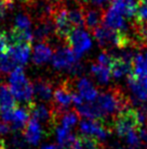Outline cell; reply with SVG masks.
<instances>
[{
	"label": "cell",
	"mask_w": 147,
	"mask_h": 149,
	"mask_svg": "<svg viewBox=\"0 0 147 149\" xmlns=\"http://www.w3.org/2000/svg\"><path fill=\"white\" fill-rule=\"evenodd\" d=\"M147 120V110L126 108L114 119V130L120 137H126L130 132L139 130Z\"/></svg>",
	"instance_id": "obj_1"
},
{
	"label": "cell",
	"mask_w": 147,
	"mask_h": 149,
	"mask_svg": "<svg viewBox=\"0 0 147 149\" xmlns=\"http://www.w3.org/2000/svg\"><path fill=\"white\" fill-rule=\"evenodd\" d=\"M96 104L103 112L104 116L118 114L123 109L128 108L129 99L118 88H111L100 94L96 98Z\"/></svg>",
	"instance_id": "obj_2"
},
{
	"label": "cell",
	"mask_w": 147,
	"mask_h": 149,
	"mask_svg": "<svg viewBox=\"0 0 147 149\" xmlns=\"http://www.w3.org/2000/svg\"><path fill=\"white\" fill-rule=\"evenodd\" d=\"M9 84V88L15 99L27 104L33 101L34 86L25 75L22 66H17L10 73Z\"/></svg>",
	"instance_id": "obj_3"
},
{
	"label": "cell",
	"mask_w": 147,
	"mask_h": 149,
	"mask_svg": "<svg viewBox=\"0 0 147 149\" xmlns=\"http://www.w3.org/2000/svg\"><path fill=\"white\" fill-rule=\"evenodd\" d=\"M93 36L100 46H113L119 49H126L132 44V40L127 33L113 31L105 25L94 29Z\"/></svg>",
	"instance_id": "obj_4"
},
{
	"label": "cell",
	"mask_w": 147,
	"mask_h": 149,
	"mask_svg": "<svg viewBox=\"0 0 147 149\" xmlns=\"http://www.w3.org/2000/svg\"><path fill=\"white\" fill-rule=\"evenodd\" d=\"M79 58L80 56H78L69 47H62L52 56V64L56 70H66L74 74H78L81 72Z\"/></svg>",
	"instance_id": "obj_5"
},
{
	"label": "cell",
	"mask_w": 147,
	"mask_h": 149,
	"mask_svg": "<svg viewBox=\"0 0 147 149\" xmlns=\"http://www.w3.org/2000/svg\"><path fill=\"white\" fill-rule=\"evenodd\" d=\"M51 17L54 23L55 34L62 39H65L67 35L74 29L73 25L69 21V17H68L67 8L63 4L55 3Z\"/></svg>",
	"instance_id": "obj_6"
},
{
	"label": "cell",
	"mask_w": 147,
	"mask_h": 149,
	"mask_svg": "<svg viewBox=\"0 0 147 149\" xmlns=\"http://www.w3.org/2000/svg\"><path fill=\"white\" fill-rule=\"evenodd\" d=\"M79 130L83 135L93 137L98 141H106L111 134V128L108 127L105 123H103L100 120H92V119H86L81 121Z\"/></svg>",
	"instance_id": "obj_7"
},
{
	"label": "cell",
	"mask_w": 147,
	"mask_h": 149,
	"mask_svg": "<svg viewBox=\"0 0 147 149\" xmlns=\"http://www.w3.org/2000/svg\"><path fill=\"white\" fill-rule=\"evenodd\" d=\"M1 119L3 122L8 123L11 126L12 131L24 130L29 119V111L27 107H15L10 110H4L1 113Z\"/></svg>",
	"instance_id": "obj_8"
},
{
	"label": "cell",
	"mask_w": 147,
	"mask_h": 149,
	"mask_svg": "<svg viewBox=\"0 0 147 149\" xmlns=\"http://www.w3.org/2000/svg\"><path fill=\"white\" fill-rule=\"evenodd\" d=\"M65 40L70 49L80 57L83 52L88 51L92 47V40L90 38V35L82 29H74L67 35Z\"/></svg>",
	"instance_id": "obj_9"
},
{
	"label": "cell",
	"mask_w": 147,
	"mask_h": 149,
	"mask_svg": "<svg viewBox=\"0 0 147 149\" xmlns=\"http://www.w3.org/2000/svg\"><path fill=\"white\" fill-rule=\"evenodd\" d=\"M74 91H71V86L68 81H64L57 87L53 93V104L52 108L60 112L67 111L70 104H73Z\"/></svg>",
	"instance_id": "obj_10"
},
{
	"label": "cell",
	"mask_w": 147,
	"mask_h": 149,
	"mask_svg": "<svg viewBox=\"0 0 147 149\" xmlns=\"http://www.w3.org/2000/svg\"><path fill=\"white\" fill-rule=\"evenodd\" d=\"M103 24L113 31L122 33H126L128 29L126 17L113 7H110L106 11H103Z\"/></svg>",
	"instance_id": "obj_11"
},
{
	"label": "cell",
	"mask_w": 147,
	"mask_h": 149,
	"mask_svg": "<svg viewBox=\"0 0 147 149\" xmlns=\"http://www.w3.org/2000/svg\"><path fill=\"white\" fill-rule=\"evenodd\" d=\"M30 51H32V44L24 42V44L10 45V48L7 54L11 57L13 62L15 63V65L22 66L28 62Z\"/></svg>",
	"instance_id": "obj_12"
},
{
	"label": "cell",
	"mask_w": 147,
	"mask_h": 149,
	"mask_svg": "<svg viewBox=\"0 0 147 149\" xmlns=\"http://www.w3.org/2000/svg\"><path fill=\"white\" fill-rule=\"evenodd\" d=\"M23 136H24L27 144L32 146H36L42 139L43 130H42V127H41V125L39 124L38 121L35 120V119H32V120H29L27 122V124L25 126Z\"/></svg>",
	"instance_id": "obj_13"
},
{
	"label": "cell",
	"mask_w": 147,
	"mask_h": 149,
	"mask_svg": "<svg viewBox=\"0 0 147 149\" xmlns=\"http://www.w3.org/2000/svg\"><path fill=\"white\" fill-rule=\"evenodd\" d=\"M27 109L29 111V114H32L33 119L37 120L38 122H49L53 120V113H52V107H47L42 104L37 102H29L27 104Z\"/></svg>",
	"instance_id": "obj_14"
},
{
	"label": "cell",
	"mask_w": 147,
	"mask_h": 149,
	"mask_svg": "<svg viewBox=\"0 0 147 149\" xmlns=\"http://www.w3.org/2000/svg\"><path fill=\"white\" fill-rule=\"evenodd\" d=\"M77 89L78 94L81 96L83 100L88 102H93L98 97V91L89 79L81 77L77 82Z\"/></svg>",
	"instance_id": "obj_15"
},
{
	"label": "cell",
	"mask_w": 147,
	"mask_h": 149,
	"mask_svg": "<svg viewBox=\"0 0 147 149\" xmlns=\"http://www.w3.org/2000/svg\"><path fill=\"white\" fill-rule=\"evenodd\" d=\"M110 1H111V7L128 19H132L135 17L139 4V0H110Z\"/></svg>",
	"instance_id": "obj_16"
},
{
	"label": "cell",
	"mask_w": 147,
	"mask_h": 149,
	"mask_svg": "<svg viewBox=\"0 0 147 149\" xmlns=\"http://www.w3.org/2000/svg\"><path fill=\"white\" fill-rule=\"evenodd\" d=\"M52 33H55L54 29V23L52 21V17H45L41 19L39 24L36 26V29L34 31V38H36L37 40L43 42L48 40Z\"/></svg>",
	"instance_id": "obj_17"
},
{
	"label": "cell",
	"mask_w": 147,
	"mask_h": 149,
	"mask_svg": "<svg viewBox=\"0 0 147 149\" xmlns=\"http://www.w3.org/2000/svg\"><path fill=\"white\" fill-rule=\"evenodd\" d=\"M77 112L79 113V116H86V119L103 120L105 118L96 102H82L77 107Z\"/></svg>",
	"instance_id": "obj_18"
},
{
	"label": "cell",
	"mask_w": 147,
	"mask_h": 149,
	"mask_svg": "<svg viewBox=\"0 0 147 149\" xmlns=\"http://www.w3.org/2000/svg\"><path fill=\"white\" fill-rule=\"evenodd\" d=\"M34 86V95L42 101H50L53 99V87L52 84L45 81V79H38Z\"/></svg>",
	"instance_id": "obj_19"
},
{
	"label": "cell",
	"mask_w": 147,
	"mask_h": 149,
	"mask_svg": "<svg viewBox=\"0 0 147 149\" xmlns=\"http://www.w3.org/2000/svg\"><path fill=\"white\" fill-rule=\"evenodd\" d=\"M52 56H53V51L51 49V47L45 42H39L34 48L33 61L38 65H41L48 62L52 58Z\"/></svg>",
	"instance_id": "obj_20"
},
{
	"label": "cell",
	"mask_w": 147,
	"mask_h": 149,
	"mask_svg": "<svg viewBox=\"0 0 147 149\" xmlns=\"http://www.w3.org/2000/svg\"><path fill=\"white\" fill-rule=\"evenodd\" d=\"M128 85L130 87L131 93L133 94L137 101L141 102L147 101V89L142 84L141 79L133 76L132 74L128 75Z\"/></svg>",
	"instance_id": "obj_21"
},
{
	"label": "cell",
	"mask_w": 147,
	"mask_h": 149,
	"mask_svg": "<svg viewBox=\"0 0 147 149\" xmlns=\"http://www.w3.org/2000/svg\"><path fill=\"white\" fill-rule=\"evenodd\" d=\"M55 135H56L58 145L61 146L63 149H69L77 139V136L74 135L69 128L63 127V126L56 127Z\"/></svg>",
	"instance_id": "obj_22"
},
{
	"label": "cell",
	"mask_w": 147,
	"mask_h": 149,
	"mask_svg": "<svg viewBox=\"0 0 147 149\" xmlns=\"http://www.w3.org/2000/svg\"><path fill=\"white\" fill-rule=\"evenodd\" d=\"M103 22V12L94 9H84V26L93 32L95 29L101 26Z\"/></svg>",
	"instance_id": "obj_23"
},
{
	"label": "cell",
	"mask_w": 147,
	"mask_h": 149,
	"mask_svg": "<svg viewBox=\"0 0 147 149\" xmlns=\"http://www.w3.org/2000/svg\"><path fill=\"white\" fill-rule=\"evenodd\" d=\"M131 74L137 79H142V77L147 76V59L144 54H137L134 56L133 62H132V73Z\"/></svg>",
	"instance_id": "obj_24"
},
{
	"label": "cell",
	"mask_w": 147,
	"mask_h": 149,
	"mask_svg": "<svg viewBox=\"0 0 147 149\" xmlns=\"http://www.w3.org/2000/svg\"><path fill=\"white\" fill-rule=\"evenodd\" d=\"M68 17L74 29H82L84 26V8L80 7H73L67 9Z\"/></svg>",
	"instance_id": "obj_25"
},
{
	"label": "cell",
	"mask_w": 147,
	"mask_h": 149,
	"mask_svg": "<svg viewBox=\"0 0 147 149\" xmlns=\"http://www.w3.org/2000/svg\"><path fill=\"white\" fill-rule=\"evenodd\" d=\"M91 73L101 84H107L111 77V72L109 68L100 63H95L91 65Z\"/></svg>",
	"instance_id": "obj_26"
},
{
	"label": "cell",
	"mask_w": 147,
	"mask_h": 149,
	"mask_svg": "<svg viewBox=\"0 0 147 149\" xmlns=\"http://www.w3.org/2000/svg\"><path fill=\"white\" fill-rule=\"evenodd\" d=\"M13 27L20 29V31L32 32V20L27 14L20 13V14H17L15 20H14V26Z\"/></svg>",
	"instance_id": "obj_27"
},
{
	"label": "cell",
	"mask_w": 147,
	"mask_h": 149,
	"mask_svg": "<svg viewBox=\"0 0 147 149\" xmlns=\"http://www.w3.org/2000/svg\"><path fill=\"white\" fill-rule=\"evenodd\" d=\"M124 138H126V143H127L129 149H141L143 146L139 130L130 132Z\"/></svg>",
	"instance_id": "obj_28"
},
{
	"label": "cell",
	"mask_w": 147,
	"mask_h": 149,
	"mask_svg": "<svg viewBox=\"0 0 147 149\" xmlns=\"http://www.w3.org/2000/svg\"><path fill=\"white\" fill-rule=\"evenodd\" d=\"M135 23H147V2H141L135 14Z\"/></svg>",
	"instance_id": "obj_29"
},
{
	"label": "cell",
	"mask_w": 147,
	"mask_h": 149,
	"mask_svg": "<svg viewBox=\"0 0 147 149\" xmlns=\"http://www.w3.org/2000/svg\"><path fill=\"white\" fill-rule=\"evenodd\" d=\"M10 48L9 36L5 32L0 31V54H7Z\"/></svg>",
	"instance_id": "obj_30"
},
{
	"label": "cell",
	"mask_w": 147,
	"mask_h": 149,
	"mask_svg": "<svg viewBox=\"0 0 147 149\" xmlns=\"http://www.w3.org/2000/svg\"><path fill=\"white\" fill-rule=\"evenodd\" d=\"M25 144H26V141L23 135H21L19 133L13 135L12 139H11V145L14 149H24Z\"/></svg>",
	"instance_id": "obj_31"
},
{
	"label": "cell",
	"mask_w": 147,
	"mask_h": 149,
	"mask_svg": "<svg viewBox=\"0 0 147 149\" xmlns=\"http://www.w3.org/2000/svg\"><path fill=\"white\" fill-rule=\"evenodd\" d=\"M13 8V0H0V20Z\"/></svg>",
	"instance_id": "obj_32"
},
{
	"label": "cell",
	"mask_w": 147,
	"mask_h": 149,
	"mask_svg": "<svg viewBox=\"0 0 147 149\" xmlns=\"http://www.w3.org/2000/svg\"><path fill=\"white\" fill-rule=\"evenodd\" d=\"M113 58H114V56H111L110 54H108L107 51H104V52H102V54L98 56V61L100 64H103V65H106L109 68L110 63L113 61Z\"/></svg>",
	"instance_id": "obj_33"
},
{
	"label": "cell",
	"mask_w": 147,
	"mask_h": 149,
	"mask_svg": "<svg viewBox=\"0 0 147 149\" xmlns=\"http://www.w3.org/2000/svg\"><path fill=\"white\" fill-rule=\"evenodd\" d=\"M79 2H81L83 4H94V6H103L104 3H106L108 0H78Z\"/></svg>",
	"instance_id": "obj_34"
},
{
	"label": "cell",
	"mask_w": 147,
	"mask_h": 149,
	"mask_svg": "<svg viewBox=\"0 0 147 149\" xmlns=\"http://www.w3.org/2000/svg\"><path fill=\"white\" fill-rule=\"evenodd\" d=\"M11 131V126L5 123V122H1L0 123V134H7Z\"/></svg>",
	"instance_id": "obj_35"
},
{
	"label": "cell",
	"mask_w": 147,
	"mask_h": 149,
	"mask_svg": "<svg viewBox=\"0 0 147 149\" xmlns=\"http://www.w3.org/2000/svg\"><path fill=\"white\" fill-rule=\"evenodd\" d=\"M139 136H141V139H142V143L147 145V126L141 128L139 131Z\"/></svg>",
	"instance_id": "obj_36"
},
{
	"label": "cell",
	"mask_w": 147,
	"mask_h": 149,
	"mask_svg": "<svg viewBox=\"0 0 147 149\" xmlns=\"http://www.w3.org/2000/svg\"><path fill=\"white\" fill-rule=\"evenodd\" d=\"M40 149H63L61 146H56V145H53V144H49V145H45L42 146Z\"/></svg>",
	"instance_id": "obj_37"
},
{
	"label": "cell",
	"mask_w": 147,
	"mask_h": 149,
	"mask_svg": "<svg viewBox=\"0 0 147 149\" xmlns=\"http://www.w3.org/2000/svg\"><path fill=\"white\" fill-rule=\"evenodd\" d=\"M109 149H127V148H124V147H123L122 145H120L119 143H114V144L110 145Z\"/></svg>",
	"instance_id": "obj_38"
},
{
	"label": "cell",
	"mask_w": 147,
	"mask_h": 149,
	"mask_svg": "<svg viewBox=\"0 0 147 149\" xmlns=\"http://www.w3.org/2000/svg\"><path fill=\"white\" fill-rule=\"evenodd\" d=\"M0 149H7V146H5L3 139H0Z\"/></svg>",
	"instance_id": "obj_39"
},
{
	"label": "cell",
	"mask_w": 147,
	"mask_h": 149,
	"mask_svg": "<svg viewBox=\"0 0 147 149\" xmlns=\"http://www.w3.org/2000/svg\"><path fill=\"white\" fill-rule=\"evenodd\" d=\"M145 57H146V59H147V49H146V52H145Z\"/></svg>",
	"instance_id": "obj_40"
},
{
	"label": "cell",
	"mask_w": 147,
	"mask_h": 149,
	"mask_svg": "<svg viewBox=\"0 0 147 149\" xmlns=\"http://www.w3.org/2000/svg\"><path fill=\"white\" fill-rule=\"evenodd\" d=\"M143 1H144V2H147V0H143Z\"/></svg>",
	"instance_id": "obj_41"
},
{
	"label": "cell",
	"mask_w": 147,
	"mask_h": 149,
	"mask_svg": "<svg viewBox=\"0 0 147 149\" xmlns=\"http://www.w3.org/2000/svg\"><path fill=\"white\" fill-rule=\"evenodd\" d=\"M102 149H105V148H102Z\"/></svg>",
	"instance_id": "obj_42"
}]
</instances>
